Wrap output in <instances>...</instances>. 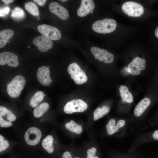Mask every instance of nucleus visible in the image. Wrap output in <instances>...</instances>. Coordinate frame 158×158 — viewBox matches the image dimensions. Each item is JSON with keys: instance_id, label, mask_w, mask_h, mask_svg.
<instances>
[{"instance_id": "nucleus-1", "label": "nucleus", "mask_w": 158, "mask_h": 158, "mask_svg": "<svg viewBox=\"0 0 158 158\" xmlns=\"http://www.w3.org/2000/svg\"><path fill=\"white\" fill-rule=\"evenodd\" d=\"M101 2L96 0H71L69 9L76 25L99 16Z\"/></svg>"}, {"instance_id": "nucleus-2", "label": "nucleus", "mask_w": 158, "mask_h": 158, "mask_svg": "<svg viewBox=\"0 0 158 158\" xmlns=\"http://www.w3.org/2000/svg\"><path fill=\"white\" fill-rule=\"evenodd\" d=\"M50 11L60 20L63 21L72 32L76 26L69 8L66 7L56 1L51 2L49 5Z\"/></svg>"}, {"instance_id": "nucleus-3", "label": "nucleus", "mask_w": 158, "mask_h": 158, "mask_svg": "<svg viewBox=\"0 0 158 158\" xmlns=\"http://www.w3.org/2000/svg\"><path fill=\"white\" fill-rule=\"evenodd\" d=\"M25 83L23 76L19 75L15 76L7 84V91L10 97L12 98L18 97L23 90Z\"/></svg>"}, {"instance_id": "nucleus-4", "label": "nucleus", "mask_w": 158, "mask_h": 158, "mask_svg": "<svg viewBox=\"0 0 158 158\" xmlns=\"http://www.w3.org/2000/svg\"><path fill=\"white\" fill-rule=\"evenodd\" d=\"M37 29L42 35L52 41H58L62 39V33L59 29L55 27L43 24L38 25Z\"/></svg>"}, {"instance_id": "nucleus-5", "label": "nucleus", "mask_w": 158, "mask_h": 158, "mask_svg": "<svg viewBox=\"0 0 158 158\" xmlns=\"http://www.w3.org/2000/svg\"><path fill=\"white\" fill-rule=\"evenodd\" d=\"M121 9L124 13L130 17H140L144 12V8L142 5L132 1L124 2L122 6Z\"/></svg>"}, {"instance_id": "nucleus-6", "label": "nucleus", "mask_w": 158, "mask_h": 158, "mask_svg": "<svg viewBox=\"0 0 158 158\" xmlns=\"http://www.w3.org/2000/svg\"><path fill=\"white\" fill-rule=\"evenodd\" d=\"M87 108V104L82 100L74 99L66 103L64 107L63 110L66 114H71L75 112H83Z\"/></svg>"}, {"instance_id": "nucleus-7", "label": "nucleus", "mask_w": 158, "mask_h": 158, "mask_svg": "<svg viewBox=\"0 0 158 158\" xmlns=\"http://www.w3.org/2000/svg\"><path fill=\"white\" fill-rule=\"evenodd\" d=\"M42 136L40 130L35 127L29 128L26 132L24 138L26 142L30 145H35L39 142Z\"/></svg>"}, {"instance_id": "nucleus-8", "label": "nucleus", "mask_w": 158, "mask_h": 158, "mask_svg": "<svg viewBox=\"0 0 158 158\" xmlns=\"http://www.w3.org/2000/svg\"><path fill=\"white\" fill-rule=\"evenodd\" d=\"M146 61L143 59L137 56L135 58L128 66V73L133 75L140 74L141 71L145 69Z\"/></svg>"}, {"instance_id": "nucleus-9", "label": "nucleus", "mask_w": 158, "mask_h": 158, "mask_svg": "<svg viewBox=\"0 0 158 158\" xmlns=\"http://www.w3.org/2000/svg\"><path fill=\"white\" fill-rule=\"evenodd\" d=\"M33 42L37 47L40 51L43 52L51 49L54 46L52 41L43 35L35 37L33 40Z\"/></svg>"}, {"instance_id": "nucleus-10", "label": "nucleus", "mask_w": 158, "mask_h": 158, "mask_svg": "<svg viewBox=\"0 0 158 158\" xmlns=\"http://www.w3.org/2000/svg\"><path fill=\"white\" fill-rule=\"evenodd\" d=\"M6 63L9 66L17 67L19 64L18 56L13 53L5 51L0 54V65L3 66Z\"/></svg>"}, {"instance_id": "nucleus-11", "label": "nucleus", "mask_w": 158, "mask_h": 158, "mask_svg": "<svg viewBox=\"0 0 158 158\" xmlns=\"http://www.w3.org/2000/svg\"><path fill=\"white\" fill-rule=\"evenodd\" d=\"M36 75L39 82L44 86H49L53 81L50 78V70L46 66H42L39 68Z\"/></svg>"}, {"instance_id": "nucleus-12", "label": "nucleus", "mask_w": 158, "mask_h": 158, "mask_svg": "<svg viewBox=\"0 0 158 158\" xmlns=\"http://www.w3.org/2000/svg\"><path fill=\"white\" fill-rule=\"evenodd\" d=\"M151 103L150 99L145 97L142 99L135 107L134 113L135 116L138 117L141 116L148 107Z\"/></svg>"}, {"instance_id": "nucleus-13", "label": "nucleus", "mask_w": 158, "mask_h": 158, "mask_svg": "<svg viewBox=\"0 0 158 158\" xmlns=\"http://www.w3.org/2000/svg\"><path fill=\"white\" fill-rule=\"evenodd\" d=\"M14 35V32L11 29H6L0 32V48L4 47Z\"/></svg>"}, {"instance_id": "nucleus-14", "label": "nucleus", "mask_w": 158, "mask_h": 158, "mask_svg": "<svg viewBox=\"0 0 158 158\" xmlns=\"http://www.w3.org/2000/svg\"><path fill=\"white\" fill-rule=\"evenodd\" d=\"M119 90L122 100L124 102L131 103L133 101V98L131 93L129 92L128 87L125 85H121Z\"/></svg>"}, {"instance_id": "nucleus-15", "label": "nucleus", "mask_w": 158, "mask_h": 158, "mask_svg": "<svg viewBox=\"0 0 158 158\" xmlns=\"http://www.w3.org/2000/svg\"><path fill=\"white\" fill-rule=\"evenodd\" d=\"M44 95L41 91H37L30 99L29 104L32 107H36L38 104L43 99Z\"/></svg>"}, {"instance_id": "nucleus-16", "label": "nucleus", "mask_w": 158, "mask_h": 158, "mask_svg": "<svg viewBox=\"0 0 158 158\" xmlns=\"http://www.w3.org/2000/svg\"><path fill=\"white\" fill-rule=\"evenodd\" d=\"M54 139L50 135H47L42 140V145L43 148L49 153H52L54 151L53 142Z\"/></svg>"}, {"instance_id": "nucleus-17", "label": "nucleus", "mask_w": 158, "mask_h": 158, "mask_svg": "<svg viewBox=\"0 0 158 158\" xmlns=\"http://www.w3.org/2000/svg\"><path fill=\"white\" fill-rule=\"evenodd\" d=\"M49 104L46 102H44L39 106L36 107L33 110V115L37 118L41 117L48 110Z\"/></svg>"}, {"instance_id": "nucleus-18", "label": "nucleus", "mask_w": 158, "mask_h": 158, "mask_svg": "<svg viewBox=\"0 0 158 158\" xmlns=\"http://www.w3.org/2000/svg\"><path fill=\"white\" fill-rule=\"evenodd\" d=\"M25 9L30 13L35 16L39 15V8L36 4L32 1H29L25 3Z\"/></svg>"}, {"instance_id": "nucleus-19", "label": "nucleus", "mask_w": 158, "mask_h": 158, "mask_svg": "<svg viewBox=\"0 0 158 158\" xmlns=\"http://www.w3.org/2000/svg\"><path fill=\"white\" fill-rule=\"evenodd\" d=\"M110 109L109 107L106 105L103 106L101 108H97L94 112V120L96 121L102 118L108 113Z\"/></svg>"}, {"instance_id": "nucleus-20", "label": "nucleus", "mask_w": 158, "mask_h": 158, "mask_svg": "<svg viewBox=\"0 0 158 158\" xmlns=\"http://www.w3.org/2000/svg\"><path fill=\"white\" fill-rule=\"evenodd\" d=\"M65 126L68 130L77 134H80L82 131L81 126L78 124L73 120L66 123Z\"/></svg>"}, {"instance_id": "nucleus-21", "label": "nucleus", "mask_w": 158, "mask_h": 158, "mask_svg": "<svg viewBox=\"0 0 158 158\" xmlns=\"http://www.w3.org/2000/svg\"><path fill=\"white\" fill-rule=\"evenodd\" d=\"M0 116H5L9 121H13L16 119V116L10 111L2 106L0 107Z\"/></svg>"}, {"instance_id": "nucleus-22", "label": "nucleus", "mask_w": 158, "mask_h": 158, "mask_svg": "<svg viewBox=\"0 0 158 158\" xmlns=\"http://www.w3.org/2000/svg\"><path fill=\"white\" fill-rule=\"evenodd\" d=\"M11 16L14 19L20 20L25 17V14L23 9L18 7H16L12 11Z\"/></svg>"}, {"instance_id": "nucleus-23", "label": "nucleus", "mask_w": 158, "mask_h": 158, "mask_svg": "<svg viewBox=\"0 0 158 158\" xmlns=\"http://www.w3.org/2000/svg\"><path fill=\"white\" fill-rule=\"evenodd\" d=\"M116 121L114 119H111L106 126L107 134L111 135L116 132L119 128L116 125H115Z\"/></svg>"}, {"instance_id": "nucleus-24", "label": "nucleus", "mask_w": 158, "mask_h": 158, "mask_svg": "<svg viewBox=\"0 0 158 158\" xmlns=\"http://www.w3.org/2000/svg\"><path fill=\"white\" fill-rule=\"evenodd\" d=\"M10 8L8 6H4L1 7L0 9V17H5L9 12Z\"/></svg>"}, {"instance_id": "nucleus-25", "label": "nucleus", "mask_w": 158, "mask_h": 158, "mask_svg": "<svg viewBox=\"0 0 158 158\" xmlns=\"http://www.w3.org/2000/svg\"><path fill=\"white\" fill-rule=\"evenodd\" d=\"M12 124V123L11 122L5 121L0 116V126L1 127H9L11 126Z\"/></svg>"}, {"instance_id": "nucleus-26", "label": "nucleus", "mask_w": 158, "mask_h": 158, "mask_svg": "<svg viewBox=\"0 0 158 158\" xmlns=\"http://www.w3.org/2000/svg\"><path fill=\"white\" fill-rule=\"evenodd\" d=\"M9 146L8 142L6 140H4L0 143V152L8 148Z\"/></svg>"}, {"instance_id": "nucleus-27", "label": "nucleus", "mask_w": 158, "mask_h": 158, "mask_svg": "<svg viewBox=\"0 0 158 158\" xmlns=\"http://www.w3.org/2000/svg\"><path fill=\"white\" fill-rule=\"evenodd\" d=\"M96 152V149L95 147H92L91 149H88L87 151V156H95Z\"/></svg>"}, {"instance_id": "nucleus-28", "label": "nucleus", "mask_w": 158, "mask_h": 158, "mask_svg": "<svg viewBox=\"0 0 158 158\" xmlns=\"http://www.w3.org/2000/svg\"><path fill=\"white\" fill-rule=\"evenodd\" d=\"M33 1L40 6H43L45 4L47 0H33Z\"/></svg>"}, {"instance_id": "nucleus-29", "label": "nucleus", "mask_w": 158, "mask_h": 158, "mask_svg": "<svg viewBox=\"0 0 158 158\" xmlns=\"http://www.w3.org/2000/svg\"><path fill=\"white\" fill-rule=\"evenodd\" d=\"M125 124V120L123 119H121L119 120L117 122L116 125L118 128H119L123 127Z\"/></svg>"}, {"instance_id": "nucleus-30", "label": "nucleus", "mask_w": 158, "mask_h": 158, "mask_svg": "<svg viewBox=\"0 0 158 158\" xmlns=\"http://www.w3.org/2000/svg\"><path fill=\"white\" fill-rule=\"evenodd\" d=\"M72 156L70 153L68 151L65 152L62 155V158H72Z\"/></svg>"}, {"instance_id": "nucleus-31", "label": "nucleus", "mask_w": 158, "mask_h": 158, "mask_svg": "<svg viewBox=\"0 0 158 158\" xmlns=\"http://www.w3.org/2000/svg\"><path fill=\"white\" fill-rule=\"evenodd\" d=\"M152 136L154 140H158V130L155 131L153 133Z\"/></svg>"}, {"instance_id": "nucleus-32", "label": "nucleus", "mask_w": 158, "mask_h": 158, "mask_svg": "<svg viewBox=\"0 0 158 158\" xmlns=\"http://www.w3.org/2000/svg\"><path fill=\"white\" fill-rule=\"evenodd\" d=\"M1 1L4 3L5 5H8L9 4L13 2L14 0H1Z\"/></svg>"}, {"instance_id": "nucleus-33", "label": "nucleus", "mask_w": 158, "mask_h": 158, "mask_svg": "<svg viewBox=\"0 0 158 158\" xmlns=\"http://www.w3.org/2000/svg\"><path fill=\"white\" fill-rule=\"evenodd\" d=\"M154 35L155 36L158 38V27L156 28L155 30Z\"/></svg>"}, {"instance_id": "nucleus-34", "label": "nucleus", "mask_w": 158, "mask_h": 158, "mask_svg": "<svg viewBox=\"0 0 158 158\" xmlns=\"http://www.w3.org/2000/svg\"><path fill=\"white\" fill-rule=\"evenodd\" d=\"M4 137L1 135H0V142H1L4 140Z\"/></svg>"}, {"instance_id": "nucleus-35", "label": "nucleus", "mask_w": 158, "mask_h": 158, "mask_svg": "<svg viewBox=\"0 0 158 158\" xmlns=\"http://www.w3.org/2000/svg\"><path fill=\"white\" fill-rule=\"evenodd\" d=\"M86 158H99L98 157L95 156L94 157H89L87 156V157Z\"/></svg>"}, {"instance_id": "nucleus-36", "label": "nucleus", "mask_w": 158, "mask_h": 158, "mask_svg": "<svg viewBox=\"0 0 158 158\" xmlns=\"http://www.w3.org/2000/svg\"><path fill=\"white\" fill-rule=\"evenodd\" d=\"M47 67L48 68H49V66H48Z\"/></svg>"}, {"instance_id": "nucleus-37", "label": "nucleus", "mask_w": 158, "mask_h": 158, "mask_svg": "<svg viewBox=\"0 0 158 158\" xmlns=\"http://www.w3.org/2000/svg\"><path fill=\"white\" fill-rule=\"evenodd\" d=\"M75 158H80L79 157H75Z\"/></svg>"}, {"instance_id": "nucleus-38", "label": "nucleus", "mask_w": 158, "mask_h": 158, "mask_svg": "<svg viewBox=\"0 0 158 158\" xmlns=\"http://www.w3.org/2000/svg\"><path fill=\"white\" fill-rule=\"evenodd\" d=\"M28 48H29L30 47H28Z\"/></svg>"}]
</instances>
